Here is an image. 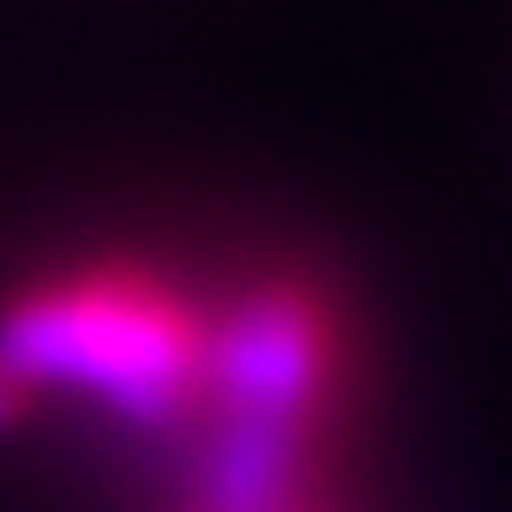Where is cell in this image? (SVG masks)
<instances>
[{
  "instance_id": "obj_2",
  "label": "cell",
  "mask_w": 512,
  "mask_h": 512,
  "mask_svg": "<svg viewBox=\"0 0 512 512\" xmlns=\"http://www.w3.org/2000/svg\"><path fill=\"white\" fill-rule=\"evenodd\" d=\"M233 433H266L300 446L326 393V313L300 293H260L227 320L213 346Z\"/></svg>"
},
{
  "instance_id": "obj_1",
  "label": "cell",
  "mask_w": 512,
  "mask_h": 512,
  "mask_svg": "<svg viewBox=\"0 0 512 512\" xmlns=\"http://www.w3.org/2000/svg\"><path fill=\"white\" fill-rule=\"evenodd\" d=\"M200 360L207 353L187 306L133 273L60 280L20 300L0 326V366L14 380H67L133 419L173 413L200 380Z\"/></svg>"
},
{
  "instance_id": "obj_3",
  "label": "cell",
  "mask_w": 512,
  "mask_h": 512,
  "mask_svg": "<svg viewBox=\"0 0 512 512\" xmlns=\"http://www.w3.org/2000/svg\"><path fill=\"white\" fill-rule=\"evenodd\" d=\"M14 413H20V380L7 373V366H0V426H7Z\"/></svg>"
}]
</instances>
